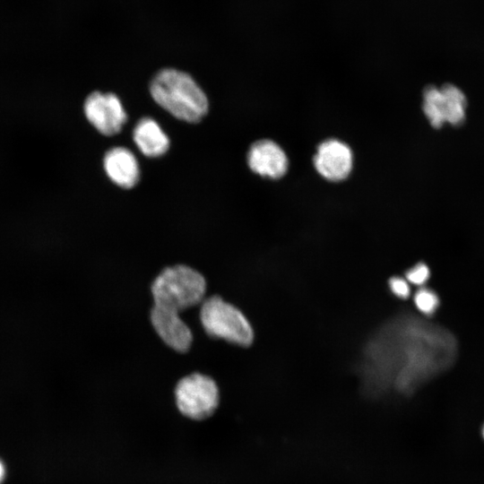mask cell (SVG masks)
I'll list each match as a JSON object with an SVG mask.
<instances>
[{"label": "cell", "instance_id": "cell-1", "mask_svg": "<svg viewBox=\"0 0 484 484\" xmlns=\"http://www.w3.org/2000/svg\"><path fill=\"white\" fill-rule=\"evenodd\" d=\"M153 99L178 119L199 122L207 113L206 95L186 73L166 68L153 77L150 87Z\"/></svg>", "mask_w": 484, "mask_h": 484}, {"label": "cell", "instance_id": "cell-2", "mask_svg": "<svg viewBox=\"0 0 484 484\" xmlns=\"http://www.w3.org/2000/svg\"><path fill=\"white\" fill-rule=\"evenodd\" d=\"M206 291L204 276L186 264L165 267L151 285L153 305L177 313L201 305Z\"/></svg>", "mask_w": 484, "mask_h": 484}, {"label": "cell", "instance_id": "cell-3", "mask_svg": "<svg viewBox=\"0 0 484 484\" xmlns=\"http://www.w3.org/2000/svg\"><path fill=\"white\" fill-rule=\"evenodd\" d=\"M200 321L211 337L247 347L254 340L253 328L246 315L220 296L205 298L201 304Z\"/></svg>", "mask_w": 484, "mask_h": 484}, {"label": "cell", "instance_id": "cell-4", "mask_svg": "<svg viewBox=\"0 0 484 484\" xmlns=\"http://www.w3.org/2000/svg\"><path fill=\"white\" fill-rule=\"evenodd\" d=\"M175 399L182 414L193 419H203L211 416L219 404V388L212 377L192 373L177 384Z\"/></svg>", "mask_w": 484, "mask_h": 484}, {"label": "cell", "instance_id": "cell-5", "mask_svg": "<svg viewBox=\"0 0 484 484\" xmlns=\"http://www.w3.org/2000/svg\"><path fill=\"white\" fill-rule=\"evenodd\" d=\"M467 99L457 86L445 83L440 88L428 86L423 91V112L435 128L447 123L460 125L466 117Z\"/></svg>", "mask_w": 484, "mask_h": 484}, {"label": "cell", "instance_id": "cell-6", "mask_svg": "<svg viewBox=\"0 0 484 484\" xmlns=\"http://www.w3.org/2000/svg\"><path fill=\"white\" fill-rule=\"evenodd\" d=\"M82 113L92 127L107 136L120 132L127 119L121 101L114 93L98 91L85 97Z\"/></svg>", "mask_w": 484, "mask_h": 484}, {"label": "cell", "instance_id": "cell-7", "mask_svg": "<svg viewBox=\"0 0 484 484\" xmlns=\"http://www.w3.org/2000/svg\"><path fill=\"white\" fill-rule=\"evenodd\" d=\"M150 320L155 333L168 347L178 353L190 350L193 333L179 313L152 305Z\"/></svg>", "mask_w": 484, "mask_h": 484}, {"label": "cell", "instance_id": "cell-8", "mask_svg": "<svg viewBox=\"0 0 484 484\" xmlns=\"http://www.w3.org/2000/svg\"><path fill=\"white\" fill-rule=\"evenodd\" d=\"M316 171L330 181H341L352 169V152L350 147L337 139L321 143L314 156Z\"/></svg>", "mask_w": 484, "mask_h": 484}, {"label": "cell", "instance_id": "cell-9", "mask_svg": "<svg viewBox=\"0 0 484 484\" xmlns=\"http://www.w3.org/2000/svg\"><path fill=\"white\" fill-rule=\"evenodd\" d=\"M247 163L255 173L270 178H279L288 169V158L284 151L268 139L257 141L251 145Z\"/></svg>", "mask_w": 484, "mask_h": 484}, {"label": "cell", "instance_id": "cell-10", "mask_svg": "<svg viewBox=\"0 0 484 484\" xmlns=\"http://www.w3.org/2000/svg\"><path fill=\"white\" fill-rule=\"evenodd\" d=\"M103 168L109 179L123 188H131L139 179L136 158L125 147L108 150L103 158Z\"/></svg>", "mask_w": 484, "mask_h": 484}, {"label": "cell", "instance_id": "cell-11", "mask_svg": "<svg viewBox=\"0 0 484 484\" xmlns=\"http://www.w3.org/2000/svg\"><path fill=\"white\" fill-rule=\"evenodd\" d=\"M133 137L139 150L148 157L160 156L169 146L168 136L151 117L139 120L134 129Z\"/></svg>", "mask_w": 484, "mask_h": 484}, {"label": "cell", "instance_id": "cell-12", "mask_svg": "<svg viewBox=\"0 0 484 484\" xmlns=\"http://www.w3.org/2000/svg\"><path fill=\"white\" fill-rule=\"evenodd\" d=\"M414 302L419 311L426 315H432L438 307L439 298L433 290L420 289L415 294Z\"/></svg>", "mask_w": 484, "mask_h": 484}, {"label": "cell", "instance_id": "cell-13", "mask_svg": "<svg viewBox=\"0 0 484 484\" xmlns=\"http://www.w3.org/2000/svg\"><path fill=\"white\" fill-rule=\"evenodd\" d=\"M429 277V269L423 264L419 263L412 268L409 269L406 272L407 280L416 285H421L425 283Z\"/></svg>", "mask_w": 484, "mask_h": 484}, {"label": "cell", "instance_id": "cell-14", "mask_svg": "<svg viewBox=\"0 0 484 484\" xmlns=\"http://www.w3.org/2000/svg\"><path fill=\"white\" fill-rule=\"evenodd\" d=\"M391 291L400 298H406L410 296V286L408 282L401 277H393L389 281Z\"/></svg>", "mask_w": 484, "mask_h": 484}, {"label": "cell", "instance_id": "cell-15", "mask_svg": "<svg viewBox=\"0 0 484 484\" xmlns=\"http://www.w3.org/2000/svg\"><path fill=\"white\" fill-rule=\"evenodd\" d=\"M4 474H5V469H4V466L3 462L0 460V483L4 480Z\"/></svg>", "mask_w": 484, "mask_h": 484}, {"label": "cell", "instance_id": "cell-16", "mask_svg": "<svg viewBox=\"0 0 484 484\" xmlns=\"http://www.w3.org/2000/svg\"><path fill=\"white\" fill-rule=\"evenodd\" d=\"M480 433H481V436H482V438L484 440V423H483V425L481 427Z\"/></svg>", "mask_w": 484, "mask_h": 484}]
</instances>
